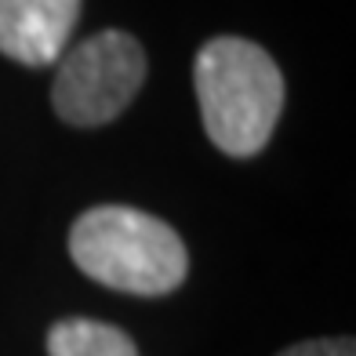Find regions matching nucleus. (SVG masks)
Wrapping results in <instances>:
<instances>
[{
	"mask_svg": "<svg viewBox=\"0 0 356 356\" xmlns=\"http://www.w3.org/2000/svg\"><path fill=\"white\" fill-rule=\"evenodd\" d=\"M145 80V51L124 29H102L62 55L51 106L73 127H102L135 102Z\"/></svg>",
	"mask_w": 356,
	"mask_h": 356,
	"instance_id": "nucleus-3",
	"label": "nucleus"
},
{
	"mask_svg": "<svg viewBox=\"0 0 356 356\" xmlns=\"http://www.w3.org/2000/svg\"><path fill=\"white\" fill-rule=\"evenodd\" d=\"M200 117L225 156L262 153L284 113V73L266 47L244 37L207 40L193 62Z\"/></svg>",
	"mask_w": 356,
	"mask_h": 356,
	"instance_id": "nucleus-1",
	"label": "nucleus"
},
{
	"mask_svg": "<svg viewBox=\"0 0 356 356\" xmlns=\"http://www.w3.org/2000/svg\"><path fill=\"white\" fill-rule=\"evenodd\" d=\"M84 0H0V55L51 66L76 29Z\"/></svg>",
	"mask_w": 356,
	"mask_h": 356,
	"instance_id": "nucleus-4",
	"label": "nucleus"
},
{
	"mask_svg": "<svg viewBox=\"0 0 356 356\" xmlns=\"http://www.w3.org/2000/svg\"><path fill=\"white\" fill-rule=\"evenodd\" d=\"M47 356H138L131 334L102 320L66 316L47 331Z\"/></svg>",
	"mask_w": 356,
	"mask_h": 356,
	"instance_id": "nucleus-5",
	"label": "nucleus"
},
{
	"mask_svg": "<svg viewBox=\"0 0 356 356\" xmlns=\"http://www.w3.org/2000/svg\"><path fill=\"white\" fill-rule=\"evenodd\" d=\"M70 258L80 273L127 295H168L189 273L186 244L164 218L138 207L102 204L70 229Z\"/></svg>",
	"mask_w": 356,
	"mask_h": 356,
	"instance_id": "nucleus-2",
	"label": "nucleus"
},
{
	"mask_svg": "<svg viewBox=\"0 0 356 356\" xmlns=\"http://www.w3.org/2000/svg\"><path fill=\"white\" fill-rule=\"evenodd\" d=\"M277 356H356L353 338H309V342H298Z\"/></svg>",
	"mask_w": 356,
	"mask_h": 356,
	"instance_id": "nucleus-6",
	"label": "nucleus"
}]
</instances>
